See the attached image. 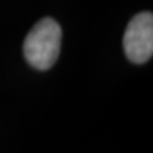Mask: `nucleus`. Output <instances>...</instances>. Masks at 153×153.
Masks as SVG:
<instances>
[{
    "instance_id": "1",
    "label": "nucleus",
    "mask_w": 153,
    "mask_h": 153,
    "mask_svg": "<svg viewBox=\"0 0 153 153\" xmlns=\"http://www.w3.org/2000/svg\"><path fill=\"white\" fill-rule=\"evenodd\" d=\"M61 36L60 24L51 17H44L34 24L23 45V53L28 64L40 71L54 65L60 55Z\"/></svg>"
},
{
    "instance_id": "2",
    "label": "nucleus",
    "mask_w": 153,
    "mask_h": 153,
    "mask_svg": "<svg viewBox=\"0 0 153 153\" xmlns=\"http://www.w3.org/2000/svg\"><path fill=\"white\" fill-rule=\"evenodd\" d=\"M123 50L126 57L135 64H143L152 58L153 14L150 11L132 17L123 34Z\"/></svg>"
}]
</instances>
